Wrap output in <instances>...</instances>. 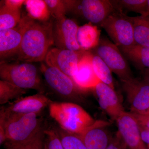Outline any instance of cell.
Masks as SVG:
<instances>
[{
	"mask_svg": "<svg viewBox=\"0 0 149 149\" xmlns=\"http://www.w3.org/2000/svg\"><path fill=\"white\" fill-rule=\"evenodd\" d=\"M139 124L141 138L145 143L149 145V128Z\"/></svg>",
	"mask_w": 149,
	"mask_h": 149,
	"instance_id": "836d02e7",
	"label": "cell"
},
{
	"mask_svg": "<svg viewBox=\"0 0 149 149\" xmlns=\"http://www.w3.org/2000/svg\"><path fill=\"white\" fill-rule=\"evenodd\" d=\"M140 125L149 128V115L139 114L132 113Z\"/></svg>",
	"mask_w": 149,
	"mask_h": 149,
	"instance_id": "d6a6232c",
	"label": "cell"
},
{
	"mask_svg": "<svg viewBox=\"0 0 149 149\" xmlns=\"http://www.w3.org/2000/svg\"><path fill=\"white\" fill-rule=\"evenodd\" d=\"M91 59L94 72L99 80L114 89L113 77L109 68L95 54L91 53Z\"/></svg>",
	"mask_w": 149,
	"mask_h": 149,
	"instance_id": "7402d4cb",
	"label": "cell"
},
{
	"mask_svg": "<svg viewBox=\"0 0 149 149\" xmlns=\"http://www.w3.org/2000/svg\"><path fill=\"white\" fill-rule=\"evenodd\" d=\"M78 27L72 19L65 18L53 23L54 45L56 48L74 51L82 50L77 41Z\"/></svg>",
	"mask_w": 149,
	"mask_h": 149,
	"instance_id": "8fae6325",
	"label": "cell"
},
{
	"mask_svg": "<svg viewBox=\"0 0 149 149\" xmlns=\"http://www.w3.org/2000/svg\"><path fill=\"white\" fill-rule=\"evenodd\" d=\"M25 1L22 0H6L5 2V5L14 10H20L22 6Z\"/></svg>",
	"mask_w": 149,
	"mask_h": 149,
	"instance_id": "1f68e13d",
	"label": "cell"
},
{
	"mask_svg": "<svg viewBox=\"0 0 149 149\" xmlns=\"http://www.w3.org/2000/svg\"><path fill=\"white\" fill-rule=\"evenodd\" d=\"M93 52L103 60L121 82L134 78L127 61L119 48L106 37L101 38L98 45L93 49Z\"/></svg>",
	"mask_w": 149,
	"mask_h": 149,
	"instance_id": "8992f818",
	"label": "cell"
},
{
	"mask_svg": "<svg viewBox=\"0 0 149 149\" xmlns=\"http://www.w3.org/2000/svg\"><path fill=\"white\" fill-rule=\"evenodd\" d=\"M77 6L83 17L92 24L100 25L109 16L117 10L111 1H78Z\"/></svg>",
	"mask_w": 149,
	"mask_h": 149,
	"instance_id": "5bb4252c",
	"label": "cell"
},
{
	"mask_svg": "<svg viewBox=\"0 0 149 149\" xmlns=\"http://www.w3.org/2000/svg\"><path fill=\"white\" fill-rule=\"evenodd\" d=\"M85 52L54 48L49 50L45 61L48 66L57 68L71 78Z\"/></svg>",
	"mask_w": 149,
	"mask_h": 149,
	"instance_id": "30bf717a",
	"label": "cell"
},
{
	"mask_svg": "<svg viewBox=\"0 0 149 149\" xmlns=\"http://www.w3.org/2000/svg\"><path fill=\"white\" fill-rule=\"evenodd\" d=\"M119 48L123 55L137 68L143 71L149 69V48L136 44L127 47Z\"/></svg>",
	"mask_w": 149,
	"mask_h": 149,
	"instance_id": "d6986e66",
	"label": "cell"
},
{
	"mask_svg": "<svg viewBox=\"0 0 149 149\" xmlns=\"http://www.w3.org/2000/svg\"><path fill=\"white\" fill-rule=\"evenodd\" d=\"M0 77L1 80L7 81L22 89H33L43 93V88L37 68L29 63L1 62Z\"/></svg>",
	"mask_w": 149,
	"mask_h": 149,
	"instance_id": "277c9868",
	"label": "cell"
},
{
	"mask_svg": "<svg viewBox=\"0 0 149 149\" xmlns=\"http://www.w3.org/2000/svg\"><path fill=\"white\" fill-rule=\"evenodd\" d=\"M54 128L59 136L65 149H88L78 135L67 131L59 126Z\"/></svg>",
	"mask_w": 149,
	"mask_h": 149,
	"instance_id": "484cf974",
	"label": "cell"
},
{
	"mask_svg": "<svg viewBox=\"0 0 149 149\" xmlns=\"http://www.w3.org/2000/svg\"><path fill=\"white\" fill-rule=\"evenodd\" d=\"M41 68L46 83L57 95L72 101L82 99L83 91L77 87L71 77L57 68L46 64H42Z\"/></svg>",
	"mask_w": 149,
	"mask_h": 149,
	"instance_id": "52a82bcc",
	"label": "cell"
},
{
	"mask_svg": "<svg viewBox=\"0 0 149 149\" xmlns=\"http://www.w3.org/2000/svg\"><path fill=\"white\" fill-rule=\"evenodd\" d=\"M136 45L149 48V13L132 17Z\"/></svg>",
	"mask_w": 149,
	"mask_h": 149,
	"instance_id": "ffe728a7",
	"label": "cell"
},
{
	"mask_svg": "<svg viewBox=\"0 0 149 149\" xmlns=\"http://www.w3.org/2000/svg\"><path fill=\"white\" fill-rule=\"evenodd\" d=\"M148 4L149 8V0H148Z\"/></svg>",
	"mask_w": 149,
	"mask_h": 149,
	"instance_id": "8d00e7d4",
	"label": "cell"
},
{
	"mask_svg": "<svg viewBox=\"0 0 149 149\" xmlns=\"http://www.w3.org/2000/svg\"><path fill=\"white\" fill-rule=\"evenodd\" d=\"M52 101L43 93H39L33 95L21 97L10 102L1 110L6 115L37 113L39 114Z\"/></svg>",
	"mask_w": 149,
	"mask_h": 149,
	"instance_id": "7c38bea8",
	"label": "cell"
},
{
	"mask_svg": "<svg viewBox=\"0 0 149 149\" xmlns=\"http://www.w3.org/2000/svg\"><path fill=\"white\" fill-rule=\"evenodd\" d=\"M122 83L131 113L147 114L149 111L148 83L135 78Z\"/></svg>",
	"mask_w": 149,
	"mask_h": 149,
	"instance_id": "ba28073f",
	"label": "cell"
},
{
	"mask_svg": "<svg viewBox=\"0 0 149 149\" xmlns=\"http://www.w3.org/2000/svg\"><path fill=\"white\" fill-rule=\"evenodd\" d=\"M24 3L28 16L32 19L40 22L49 21L51 14L45 1L27 0Z\"/></svg>",
	"mask_w": 149,
	"mask_h": 149,
	"instance_id": "44dd1931",
	"label": "cell"
},
{
	"mask_svg": "<svg viewBox=\"0 0 149 149\" xmlns=\"http://www.w3.org/2000/svg\"><path fill=\"white\" fill-rule=\"evenodd\" d=\"M44 130L43 128L34 138L23 143H13L6 142L5 149H44Z\"/></svg>",
	"mask_w": 149,
	"mask_h": 149,
	"instance_id": "4316f807",
	"label": "cell"
},
{
	"mask_svg": "<svg viewBox=\"0 0 149 149\" xmlns=\"http://www.w3.org/2000/svg\"><path fill=\"white\" fill-rule=\"evenodd\" d=\"M0 113L5 120L6 142L19 143L26 142L44 128L42 120L37 113L7 116L1 110Z\"/></svg>",
	"mask_w": 149,
	"mask_h": 149,
	"instance_id": "3957f363",
	"label": "cell"
},
{
	"mask_svg": "<svg viewBox=\"0 0 149 149\" xmlns=\"http://www.w3.org/2000/svg\"><path fill=\"white\" fill-rule=\"evenodd\" d=\"M51 117L62 129L79 135L95 122L83 108L71 102H52L49 106Z\"/></svg>",
	"mask_w": 149,
	"mask_h": 149,
	"instance_id": "7a4b0ae2",
	"label": "cell"
},
{
	"mask_svg": "<svg viewBox=\"0 0 149 149\" xmlns=\"http://www.w3.org/2000/svg\"><path fill=\"white\" fill-rule=\"evenodd\" d=\"M34 19L23 16L13 28L0 31V58L1 61L17 55L24 32Z\"/></svg>",
	"mask_w": 149,
	"mask_h": 149,
	"instance_id": "9c48e42d",
	"label": "cell"
},
{
	"mask_svg": "<svg viewBox=\"0 0 149 149\" xmlns=\"http://www.w3.org/2000/svg\"><path fill=\"white\" fill-rule=\"evenodd\" d=\"M143 80L149 84V69H145L143 71Z\"/></svg>",
	"mask_w": 149,
	"mask_h": 149,
	"instance_id": "e575fe53",
	"label": "cell"
},
{
	"mask_svg": "<svg viewBox=\"0 0 149 149\" xmlns=\"http://www.w3.org/2000/svg\"><path fill=\"white\" fill-rule=\"evenodd\" d=\"M100 26L118 47H127L136 45L132 17L128 16L123 12L116 11Z\"/></svg>",
	"mask_w": 149,
	"mask_h": 149,
	"instance_id": "5b68a950",
	"label": "cell"
},
{
	"mask_svg": "<svg viewBox=\"0 0 149 149\" xmlns=\"http://www.w3.org/2000/svg\"><path fill=\"white\" fill-rule=\"evenodd\" d=\"M49 10L55 20H61L65 18L67 10L64 1L60 0H45Z\"/></svg>",
	"mask_w": 149,
	"mask_h": 149,
	"instance_id": "f1b7e54d",
	"label": "cell"
},
{
	"mask_svg": "<svg viewBox=\"0 0 149 149\" xmlns=\"http://www.w3.org/2000/svg\"><path fill=\"white\" fill-rule=\"evenodd\" d=\"M118 132L130 149H148L141 138L139 124L132 113L124 111L116 120Z\"/></svg>",
	"mask_w": 149,
	"mask_h": 149,
	"instance_id": "4fadbf2b",
	"label": "cell"
},
{
	"mask_svg": "<svg viewBox=\"0 0 149 149\" xmlns=\"http://www.w3.org/2000/svg\"><path fill=\"white\" fill-rule=\"evenodd\" d=\"M6 141L5 120L3 116L0 113V144L2 145L5 144Z\"/></svg>",
	"mask_w": 149,
	"mask_h": 149,
	"instance_id": "4dcf8cb0",
	"label": "cell"
},
{
	"mask_svg": "<svg viewBox=\"0 0 149 149\" xmlns=\"http://www.w3.org/2000/svg\"><path fill=\"white\" fill-rule=\"evenodd\" d=\"M20 10L3 6L0 9V31L15 27L21 19Z\"/></svg>",
	"mask_w": 149,
	"mask_h": 149,
	"instance_id": "d4e9b609",
	"label": "cell"
},
{
	"mask_svg": "<svg viewBox=\"0 0 149 149\" xmlns=\"http://www.w3.org/2000/svg\"><path fill=\"white\" fill-rule=\"evenodd\" d=\"M106 149H130L118 132L112 138L109 145Z\"/></svg>",
	"mask_w": 149,
	"mask_h": 149,
	"instance_id": "f546056e",
	"label": "cell"
},
{
	"mask_svg": "<svg viewBox=\"0 0 149 149\" xmlns=\"http://www.w3.org/2000/svg\"><path fill=\"white\" fill-rule=\"evenodd\" d=\"M110 125L107 121L95 120L78 136L88 149H106L113 137L108 130Z\"/></svg>",
	"mask_w": 149,
	"mask_h": 149,
	"instance_id": "9a60e30c",
	"label": "cell"
},
{
	"mask_svg": "<svg viewBox=\"0 0 149 149\" xmlns=\"http://www.w3.org/2000/svg\"><path fill=\"white\" fill-rule=\"evenodd\" d=\"M144 115H145V114H144ZM146 115H149V111L148 112V113H147V114H146Z\"/></svg>",
	"mask_w": 149,
	"mask_h": 149,
	"instance_id": "74e56055",
	"label": "cell"
},
{
	"mask_svg": "<svg viewBox=\"0 0 149 149\" xmlns=\"http://www.w3.org/2000/svg\"><path fill=\"white\" fill-rule=\"evenodd\" d=\"M100 35L97 26L90 22L79 27L77 38L81 49L86 51L96 48L100 42Z\"/></svg>",
	"mask_w": 149,
	"mask_h": 149,
	"instance_id": "ac0fdd59",
	"label": "cell"
},
{
	"mask_svg": "<svg viewBox=\"0 0 149 149\" xmlns=\"http://www.w3.org/2000/svg\"><path fill=\"white\" fill-rule=\"evenodd\" d=\"M71 78L83 91L93 89L101 82L96 76L91 59V53L85 52L81 58L76 72Z\"/></svg>",
	"mask_w": 149,
	"mask_h": 149,
	"instance_id": "e0dca14e",
	"label": "cell"
},
{
	"mask_svg": "<svg viewBox=\"0 0 149 149\" xmlns=\"http://www.w3.org/2000/svg\"><path fill=\"white\" fill-rule=\"evenodd\" d=\"M53 22L35 20L24 32L17 54V58L23 63L45 61L46 56L54 45Z\"/></svg>",
	"mask_w": 149,
	"mask_h": 149,
	"instance_id": "6da1fadb",
	"label": "cell"
},
{
	"mask_svg": "<svg viewBox=\"0 0 149 149\" xmlns=\"http://www.w3.org/2000/svg\"><path fill=\"white\" fill-rule=\"evenodd\" d=\"M44 134V149H65L54 127L45 129Z\"/></svg>",
	"mask_w": 149,
	"mask_h": 149,
	"instance_id": "83f0119b",
	"label": "cell"
},
{
	"mask_svg": "<svg viewBox=\"0 0 149 149\" xmlns=\"http://www.w3.org/2000/svg\"><path fill=\"white\" fill-rule=\"evenodd\" d=\"M147 147H148V149H149V145H147Z\"/></svg>",
	"mask_w": 149,
	"mask_h": 149,
	"instance_id": "d590c367",
	"label": "cell"
},
{
	"mask_svg": "<svg viewBox=\"0 0 149 149\" xmlns=\"http://www.w3.org/2000/svg\"><path fill=\"white\" fill-rule=\"evenodd\" d=\"M111 1L117 10L123 12L124 11L133 12L141 15L149 13L148 0H113Z\"/></svg>",
	"mask_w": 149,
	"mask_h": 149,
	"instance_id": "603a6c76",
	"label": "cell"
},
{
	"mask_svg": "<svg viewBox=\"0 0 149 149\" xmlns=\"http://www.w3.org/2000/svg\"><path fill=\"white\" fill-rule=\"evenodd\" d=\"M27 93V90L5 80L0 81V104L1 105L13 100H17Z\"/></svg>",
	"mask_w": 149,
	"mask_h": 149,
	"instance_id": "cb8c5ba5",
	"label": "cell"
},
{
	"mask_svg": "<svg viewBox=\"0 0 149 149\" xmlns=\"http://www.w3.org/2000/svg\"><path fill=\"white\" fill-rule=\"evenodd\" d=\"M93 90L102 109L111 119L116 120L125 111L114 89L100 82Z\"/></svg>",
	"mask_w": 149,
	"mask_h": 149,
	"instance_id": "2e32d148",
	"label": "cell"
}]
</instances>
